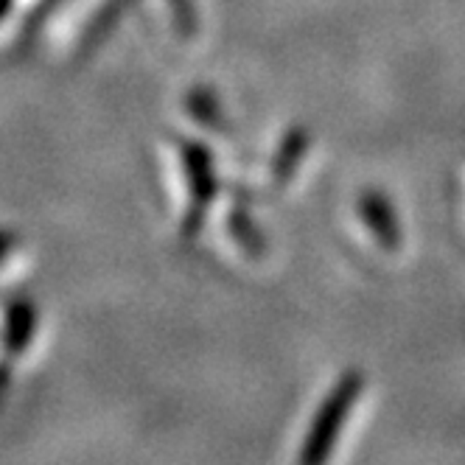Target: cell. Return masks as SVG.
Segmentation results:
<instances>
[{
    "instance_id": "obj_2",
    "label": "cell",
    "mask_w": 465,
    "mask_h": 465,
    "mask_svg": "<svg viewBox=\"0 0 465 465\" xmlns=\"http://www.w3.org/2000/svg\"><path fill=\"white\" fill-rule=\"evenodd\" d=\"M9 247H12V236H9V232L0 230V258L6 255V250H9Z\"/></svg>"
},
{
    "instance_id": "obj_3",
    "label": "cell",
    "mask_w": 465,
    "mask_h": 465,
    "mask_svg": "<svg viewBox=\"0 0 465 465\" xmlns=\"http://www.w3.org/2000/svg\"><path fill=\"white\" fill-rule=\"evenodd\" d=\"M6 9H9V0H0V17L6 15Z\"/></svg>"
},
{
    "instance_id": "obj_1",
    "label": "cell",
    "mask_w": 465,
    "mask_h": 465,
    "mask_svg": "<svg viewBox=\"0 0 465 465\" xmlns=\"http://www.w3.org/2000/svg\"><path fill=\"white\" fill-rule=\"evenodd\" d=\"M28 328H31V312L28 306H12L9 312V325H6V342L9 348H23L28 340Z\"/></svg>"
}]
</instances>
